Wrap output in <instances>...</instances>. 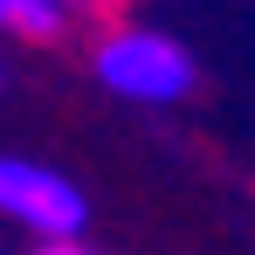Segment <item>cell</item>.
<instances>
[{"label":"cell","instance_id":"obj_1","mask_svg":"<svg viewBox=\"0 0 255 255\" xmlns=\"http://www.w3.org/2000/svg\"><path fill=\"white\" fill-rule=\"evenodd\" d=\"M90 69H97V83L111 97H131V104H172V97L193 90V55L172 35H159V28H118V35H104L97 55H90Z\"/></svg>","mask_w":255,"mask_h":255},{"label":"cell","instance_id":"obj_3","mask_svg":"<svg viewBox=\"0 0 255 255\" xmlns=\"http://www.w3.org/2000/svg\"><path fill=\"white\" fill-rule=\"evenodd\" d=\"M62 7L69 0H0V28L48 42V35H62Z\"/></svg>","mask_w":255,"mask_h":255},{"label":"cell","instance_id":"obj_2","mask_svg":"<svg viewBox=\"0 0 255 255\" xmlns=\"http://www.w3.org/2000/svg\"><path fill=\"white\" fill-rule=\"evenodd\" d=\"M0 214L21 221L28 235H83L90 200L76 193V179H62L55 166H35V159H0Z\"/></svg>","mask_w":255,"mask_h":255},{"label":"cell","instance_id":"obj_4","mask_svg":"<svg viewBox=\"0 0 255 255\" xmlns=\"http://www.w3.org/2000/svg\"><path fill=\"white\" fill-rule=\"evenodd\" d=\"M35 255H90V249H76V235H48V249H35Z\"/></svg>","mask_w":255,"mask_h":255}]
</instances>
